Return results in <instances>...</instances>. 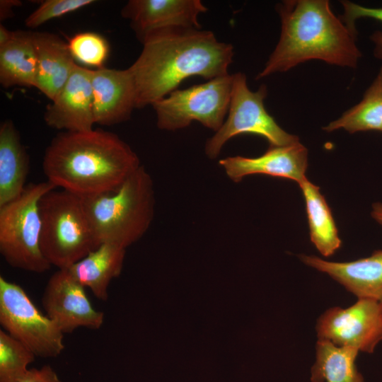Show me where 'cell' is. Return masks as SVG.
Masks as SVG:
<instances>
[{
	"instance_id": "cell-1",
	"label": "cell",
	"mask_w": 382,
	"mask_h": 382,
	"mask_svg": "<svg viewBox=\"0 0 382 382\" xmlns=\"http://www.w3.org/2000/svg\"><path fill=\"white\" fill-rule=\"evenodd\" d=\"M139 57L128 68L135 88L136 108H143L176 90L187 78L206 80L228 74L233 46L209 30L172 29L155 33L142 42Z\"/></svg>"
},
{
	"instance_id": "cell-2",
	"label": "cell",
	"mask_w": 382,
	"mask_h": 382,
	"mask_svg": "<svg viewBox=\"0 0 382 382\" xmlns=\"http://www.w3.org/2000/svg\"><path fill=\"white\" fill-rule=\"evenodd\" d=\"M141 166L137 154L117 134L93 129L59 133L42 159L47 180L79 197L115 190Z\"/></svg>"
},
{
	"instance_id": "cell-3",
	"label": "cell",
	"mask_w": 382,
	"mask_h": 382,
	"mask_svg": "<svg viewBox=\"0 0 382 382\" xmlns=\"http://www.w3.org/2000/svg\"><path fill=\"white\" fill-rule=\"evenodd\" d=\"M279 40L257 79L318 59L354 68L361 56L352 33L328 0H286L276 5Z\"/></svg>"
},
{
	"instance_id": "cell-4",
	"label": "cell",
	"mask_w": 382,
	"mask_h": 382,
	"mask_svg": "<svg viewBox=\"0 0 382 382\" xmlns=\"http://www.w3.org/2000/svg\"><path fill=\"white\" fill-rule=\"evenodd\" d=\"M81 198L98 245L126 248L146 233L154 218V184L143 166L115 190Z\"/></svg>"
},
{
	"instance_id": "cell-5",
	"label": "cell",
	"mask_w": 382,
	"mask_h": 382,
	"mask_svg": "<svg viewBox=\"0 0 382 382\" xmlns=\"http://www.w3.org/2000/svg\"><path fill=\"white\" fill-rule=\"evenodd\" d=\"M39 209L40 248L51 265L68 269L98 246L81 197L56 188L42 197Z\"/></svg>"
},
{
	"instance_id": "cell-6",
	"label": "cell",
	"mask_w": 382,
	"mask_h": 382,
	"mask_svg": "<svg viewBox=\"0 0 382 382\" xmlns=\"http://www.w3.org/2000/svg\"><path fill=\"white\" fill-rule=\"evenodd\" d=\"M56 188L47 180L29 183L18 197L0 206V253L11 267L35 273L50 269L40 248L39 202Z\"/></svg>"
},
{
	"instance_id": "cell-7",
	"label": "cell",
	"mask_w": 382,
	"mask_h": 382,
	"mask_svg": "<svg viewBox=\"0 0 382 382\" xmlns=\"http://www.w3.org/2000/svg\"><path fill=\"white\" fill-rule=\"evenodd\" d=\"M233 75L228 116L219 130L205 144V154L216 158L224 144L233 137L251 134L265 138L270 146H283L299 141L297 136L284 131L267 112L264 100L267 86L261 85L256 91L249 89L246 76L241 72Z\"/></svg>"
},
{
	"instance_id": "cell-8",
	"label": "cell",
	"mask_w": 382,
	"mask_h": 382,
	"mask_svg": "<svg viewBox=\"0 0 382 382\" xmlns=\"http://www.w3.org/2000/svg\"><path fill=\"white\" fill-rule=\"evenodd\" d=\"M232 80L233 75L228 74L185 89H176L154 103L157 127L174 131L197 121L216 132L228 113Z\"/></svg>"
},
{
	"instance_id": "cell-9",
	"label": "cell",
	"mask_w": 382,
	"mask_h": 382,
	"mask_svg": "<svg viewBox=\"0 0 382 382\" xmlns=\"http://www.w3.org/2000/svg\"><path fill=\"white\" fill-rule=\"evenodd\" d=\"M0 324L36 357L52 358L64 349V333L18 284L0 276Z\"/></svg>"
},
{
	"instance_id": "cell-10",
	"label": "cell",
	"mask_w": 382,
	"mask_h": 382,
	"mask_svg": "<svg viewBox=\"0 0 382 382\" xmlns=\"http://www.w3.org/2000/svg\"><path fill=\"white\" fill-rule=\"evenodd\" d=\"M316 331L318 339L372 353L382 340L381 303L359 299L349 308H331L318 320Z\"/></svg>"
},
{
	"instance_id": "cell-11",
	"label": "cell",
	"mask_w": 382,
	"mask_h": 382,
	"mask_svg": "<svg viewBox=\"0 0 382 382\" xmlns=\"http://www.w3.org/2000/svg\"><path fill=\"white\" fill-rule=\"evenodd\" d=\"M48 316L64 333L83 327L99 329L104 313L95 309L83 286L68 269L55 272L49 279L42 297Z\"/></svg>"
},
{
	"instance_id": "cell-12",
	"label": "cell",
	"mask_w": 382,
	"mask_h": 382,
	"mask_svg": "<svg viewBox=\"0 0 382 382\" xmlns=\"http://www.w3.org/2000/svg\"><path fill=\"white\" fill-rule=\"evenodd\" d=\"M207 8L200 0H129L121 16L129 20L142 43L151 34L172 29H200V13Z\"/></svg>"
},
{
	"instance_id": "cell-13",
	"label": "cell",
	"mask_w": 382,
	"mask_h": 382,
	"mask_svg": "<svg viewBox=\"0 0 382 382\" xmlns=\"http://www.w3.org/2000/svg\"><path fill=\"white\" fill-rule=\"evenodd\" d=\"M92 71L76 65L62 89L46 108L44 120L49 127L64 132L93 129Z\"/></svg>"
},
{
	"instance_id": "cell-14",
	"label": "cell",
	"mask_w": 382,
	"mask_h": 382,
	"mask_svg": "<svg viewBox=\"0 0 382 382\" xmlns=\"http://www.w3.org/2000/svg\"><path fill=\"white\" fill-rule=\"evenodd\" d=\"M219 165L234 182L250 175L262 174L296 181L303 180L308 167V150L299 141L283 146H270L262 155L241 156L221 159Z\"/></svg>"
},
{
	"instance_id": "cell-15",
	"label": "cell",
	"mask_w": 382,
	"mask_h": 382,
	"mask_svg": "<svg viewBox=\"0 0 382 382\" xmlns=\"http://www.w3.org/2000/svg\"><path fill=\"white\" fill-rule=\"evenodd\" d=\"M91 83L95 124L110 126L129 119L136 98L129 69H96L92 71Z\"/></svg>"
},
{
	"instance_id": "cell-16",
	"label": "cell",
	"mask_w": 382,
	"mask_h": 382,
	"mask_svg": "<svg viewBox=\"0 0 382 382\" xmlns=\"http://www.w3.org/2000/svg\"><path fill=\"white\" fill-rule=\"evenodd\" d=\"M307 265L325 272L359 299L382 301V250L354 261L337 262L301 255Z\"/></svg>"
},
{
	"instance_id": "cell-17",
	"label": "cell",
	"mask_w": 382,
	"mask_h": 382,
	"mask_svg": "<svg viewBox=\"0 0 382 382\" xmlns=\"http://www.w3.org/2000/svg\"><path fill=\"white\" fill-rule=\"evenodd\" d=\"M37 70L35 88L52 101L62 89L76 64L68 43L48 32H32Z\"/></svg>"
},
{
	"instance_id": "cell-18",
	"label": "cell",
	"mask_w": 382,
	"mask_h": 382,
	"mask_svg": "<svg viewBox=\"0 0 382 382\" xmlns=\"http://www.w3.org/2000/svg\"><path fill=\"white\" fill-rule=\"evenodd\" d=\"M125 255V248L111 243H103L68 270L97 299L106 301L109 284L120 275Z\"/></svg>"
},
{
	"instance_id": "cell-19",
	"label": "cell",
	"mask_w": 382,
	"mask_h": 382,
	"mask_svg": "<svg viewBox=\"0 0 382 382\" xmlns=\"http://www.w3.org/2000/svg\"><path fill=\"white\" fill-rule=\"evenodd\" d=\"M29 156L11 120L0 126V206L24 190L29 173Z\"/></svg>"
},
{
	"instance_id": "cell-20",
	"label": "cell",
	"mask_w": 382,
	"mask_h": 382,
	"mask_svg": "<svg viewBox=\"0 0 382 382\" xmlns=\"http://www.w3.org/2000/svg\"><path fill=\"white\" fill-rule=\"evenodd\" d=\"M37 60L32 32L16 31L0 47V83L5 88L36 86Z\"/></svg>"
},
{
	"instance_id": "cell-21",
	"label": "cell",
	"mask_w": 382,
	"mask_h": 382,
	"mask_svg": "<svg viewBox=\"0 0 382 382\" xmlns=\"http://www.w3.org/2000/svg\"><path fill=\"white\" fill-rule=\"evenodd\" d=\"M299 185L306 203L311 241L323 256L330 257L342 245L330 208L319 187L306 178Z\"/></svg>"
},
{
	"instance_id": "cell-22",
	"label": "cell",
	"mask_w": 382,
	"mask_h": 382,
	"mask_svg": "<svg viewBox=\"0 0 382 382\" xmlns=\"http://www.w3.org/2000/svg\"><path fill=\"white\" fill-rule=\"evenodd\" d=\"M358 353L354 348L318 339L316 359L311 370V382H364L355 364Z\"/></svg>"
},
{
	"instance_id": "cell-23",
	"label": "cell",
	"mask_w": 382,
	"mask_h": 382,
	"mask_svg": "<svg viewBox=\"0 0 382 382\" xmlns=\"http://www.w3.org/2000/svg\"><path fill=\"white\" fill-rule=\"evenodd\" d=\"M323 129L328 132L344 129L351 134L365 131L382 132V67L361 100Z\"/></svg>"
},
{
	"instance_id": "cell-24",
	"label": "cell",
	"mask_w": 382,
	"mask_h": 382,
	"mask_svg": "<svg viewBox=\"0 0 382 382\" xmlns=\"http://www.w3.org/2000/svg\"><path fill=\"white\" fill-rule=\"evenodd\" d=\"M35 357L23 344L0 330V382H21Z\"/></svg>"
},
{
	"instance_id": "cell-25",
	"label": "cell",
	"mask_w": 382,
	"mask_h": 382,
	"mask_svg": "<svg viewBox=\"0 0 382 382\" xmlns=\"http://www.w3.org/2000/svg\"><path fill=\"white\" fill-rule=\"evenodd\" d=\"M68 45L75 61L97 69L103 67L109 53L107 40L93 32L76 34L69 40Z\"/></svg>"
},
{
	"instance_id": "cell-26",
	"label": "cell",
	"mask_w": 382,
	"mask_h": 382,
	"mask_svg": "<svg viewBox=\"0 0 382 382\" xmlns=\"http://www.w3.org/2000/svg\"><path fill=\"white\" fill-rule=\"evenodd\" d=\"M94 0H46L25 19V25L35 28L43 23L76 11L94 3Z\"/></svg>"
},
{
	"instance_id": "cell-27",
	"label": "cell",
	"mask_w": 382,
	"mask_h": 382,
	"mask_svg": "<svg viewBox=\"0 0 382 382\" xmlns=\"http://www.w3.org/2000/svg\"><path fill=\"white\" fill-rule=\"evenodd\" d=\"M344 13L340 19L354 34L357 35L356 21L360 18H370L382 22V8H369L349 1H342ZM374 43V55L382 60V32L375 31L371 36Z\"/></svg>"
},
{
	"instance_id": "cell-28",
	"label": "cell",
	"mask_w": 382,
	"mask_h": 382,
	"mask_svg": "<svg viewBox=\"0 0 382 382\" xmlns=\"http://www.w3.org/2000/svg\"><path fill=\"white\" fill-rule=\"evenodd\" d=\"M21 382H62L56 371L50 366L29 369Z\"/></svg>"
},
{
	"instance_id": "cell-29",
	"label": "cell",
	"mask_w": 382,
	"mask_h": 382,
	"mask_svg": "<svg viewBox=\"0 0 382 382\" xmlns=\"http://www.w3.org/2000/svg\"><path fill=\"white\" fill-rule=\"evenodd\" d=\"M21 1L18 0H1L0 1V21H5L13 16V8L19 6Z\"/></svg>"
},
{
	"instance_id": "cell-30",
	"label": "cell",
	"mask_w": 382,
	"mask_h": 382,
	"mask_svg": "<svg viewBox=\"0 0 382 382\" xmlns=\"http://www.w3.org/2000/svg\"><path fill=\"white\" fill-rule=\"evenodd\" d=\"M16 31L8 30L2 24L0 25V47L10 42L16 35Z\"/></svg>"
},
{
	"instance_id": "cell-31",
	"label": "cell",
	"mask_w": 382,
	"mask_h": 382,
	"mask_svg": "<svg viewBox=\"0 0 382 382\" xmlns=\"http://www.w3.org/2000/svg\"><path fill=\"white\" fill-rule=\"evenodd\" d=\"M371 216L374 220L382 225V203L376 202L373 204Z\"/></svg>"
},
{
	"instance_id": "cell-32",
	"label": "cell",
	"mask_w": 382,
	"mask_h": 382,
	"mask_svg": "<svg viewBox=\"0 0 382 382\" xmlns=\"http://www.w3.org/2000/svg\"><path fill=\"white\" fill-rule=\"evenodd\" d=\"M381 303V306H382V301Z\"/></svg>"
}]
</instances>
